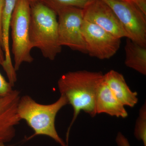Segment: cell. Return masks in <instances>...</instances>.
<instances>
[{
	"label": "cell",
	"instance_id": "cell-18",
	"mask_svg": "<svg viewBox=\"0 0 146 146\" xmlns=\"http://www.w3.org/2000/svg\"><path fill=\"white\" fill-rule=\"evenodd\" d=\"M5 0H0V43L3 49L2 29V18L3 10L4 7Z\"/></svg>",
	"mask_w": 146,
	"mask_h": 146
},
{
	"label": "cell",
	"instance_id": "cell-20",
	"mask_svg": "<svg viewBox=\"0 0 146 146\" xmlns=\"http://www.w3.org/2000/svg\"><path fill=\"white\" fill-rule=\"evenodd\" d=\"M116 1H127L130 2L131 1V0H116Z\"/></svg>",
	"mask_w": 146,
	"mask_h": 146
},
{
	"label": "cell",
	"instance_id": "cell-22",
	"mask_svg": "<svg viewBox=\"0 0 146 146\" xmlns=\"http://www.w3.org/2000/svg\"><path fill=\"white\" fill-rule=\"evenodd\" d=\"M0 146H6L5 145V143H0Z\"/></svg>",
	"mask_w": 146,
	"mask_h": 146
},
{
	"label": "cell",
	"instance_id": "cell-10",
	"mask_svg": "<svg viewBox=\"0 0 146 146\" xmlns=\"http://www.w3.org/2000/svg\"><path fill=\"white\" fill-rule=\"evenodd\" d=\"M95 108L96 114L105 113L117 118L128 116L125 106L115 98L104 78L97 90Z\"/></svg>",
	"mask_w": 146,
	"mask_h": 146
},
{
	"label": "cell",
	"instance_id": "cell-15",
	"mask_svg": "<svg viewBox=\"0 0 146 146\" xmlns=\"http://www.w3.org/2000/svg\"><path fill=\"white\" fill-rule=\"evenodd\" d=\"M134 135L138 141H142L146 146V104L143 105L139 110V115L136 120Z\"/></svg>",
	"mask_w": 146,
	"mask_h": 146
},
{
	"label": "cell",
	"instance_id": "cell-19",
	"mask_svg": "<svg viewBox=\"0 0 146 146\" xmlns=\"http://www.w3.org/2000/svg\"><path fill=\"white\" fill-rule=\"evenodd\" d=\"M5 61V54L2 47L0 43V65L2 66Z\"/></svg>",
	"mask_w": 146,
	"mask_h": 146
},
{
	"label": "cell",
	"instance_id": "cell-12",
	"mask_svg": "<svg viewBox=\"0 0 146 146\" xmlns=\"http://www.w3.org/2000/svg\"><path fill=\"white\" fill-rule=\"evenodd\" d=\"M125 50L126 66L146 75V46H141L127 38Z\"/></svg>",
	"mask_w": 146,
	"mask_h": 146
},
{
	"label": "cell",
	"instance_id": "cell-7",
	"mask_svg": "<svg viewBox=\"0 0 146 146\" xmlns=\"http://www.w3.org/2000/svg\"><path fill=\"white\" fill-rule=\"evenodd\" d=\"M82 34L86 53L98 59H109L119 49L121 39L100 27L84 20Z\"/></svg>",
	"mask_w": 146,
	"mask_h": 146
},
{
	"label": "cell",
	"instance_id": "cell-8",
	"mask_svg": "<svg viewBox=\"0 0 146 146\" xmlns=\"http://www.w3.org/2000/svg\"><path fill=\"white\" fill-rule=\"evenodd\" d=\"M84 20L121 39L127 35L112 9L102 0H94L83 9Z\"/></svg>",
	"mask_w": 146,
	"mask_h": 146
},
{
	"label": "cell",
	"instance_id": "cell-4",
	"mask_svg": "<svg viewBox=\"0 0 146 146\" xmlns=\"http://www.w3.org/2000/svg\"><path fill=\"white\" fill-rule=\"evenodd\" d=\"M30 4L29 0H18L13 10L10 23L12 38V52L15 71L23 63H31L32 48L29 40Z\"/></svg>",
	"mask_w": 146,
	"mask_h": 146
},
{
	"label": "cell",
	"instance_id": "cell-16",
	"mask_svg": "<svg viewBox=\"0 0 146 146\" xmlns=\"http://www.w3.org/2000/svg\"><path fill=\"white\" fill-rule=\"evenodd\" d=\"M13 87L0 73V98L6 96L10 94L13 90Z\"/></svg>",
	"mask_w": 146,
	"mask_h": 146
},
{
	"label": "cell",
	"instance_id": "cell-1",
	"mask_svg": "<svg viewBox=\"0 0 146 146\" xmlns=\"http://www.w3.org/2000/svg\"><path fill=\"white\" fill-rule=\"evenodd\" d=\"M104 78L102 72L86 70L69 72L63 75L58 81L60 95L66 98L72 106L74 115L67 132V138L73 124L82 111L92 117L96 115L95 108L96 95Z\"/></svg>",
	"mask_w": 146,
	"mask_h": 146
},
{
	"label": "cell",
	"instance_id": "cell-17",
	"mask_svg": "<svg viewBox=\"0 0 146 146\" xmlns=\"http://www.w3.org/2000/svg\"><path fill=\"white\" fill-rule=\"evenodd\" d=\"M115 141L118 146H131L127 138L121 132L117 133Z\"/></svg>",
	"mask_w": 146,
	"mask_h": 146
},
{
	"label": "cell",
	"instance_id": "cell-14",
	"mask_svg": "<svg viewBox=\"0 0 146 146\" xmlns=\"http://www.w3.org/2000/svg\"><path fill=\"white\" fill-rule=\"evenodd\" d=\"M94 0H40L57 14L61 9L68 7H74L84 9Z\"/></svg>",
	"mask_w": 146,
	"mask_h": 146
},
{
	"label": "cell",
	"instance_id": "cell-11",
	"mask_svg": "<svg viewBox=\"0 0 146 146\" xmlns=\"http://www.w3.org/2000/svg\"><path fill=\"white\" fill-rule=\"evenodd\" d=\"M104 80L112 94L123 105L133 108L137 104L138 94L131 90L122 74L111 70L104 74Z\"/></svg>",
	"mask_w": 146,
	"mask_h": 146
},
{
	"label": "cell",
	"instance_id": "cell-9",
	"mask_svg": "<svg viewBox=\"0 0 146 146\" xmlns=\"http://www.w3.org/2000/svg\"><path fill=\"white\" fill-rule=\"evenodd\" d=\"M21 92L13 90L6 96L0 98V143H8L16 135V127L21 121L17 112Z\"/></svg>",
	"mask_w": 146,
	"mask_h": 146
},
{
	"label": "cell",
	"instance_id": "cell-21",
	"mask_svg": "<svg viewBox=\"0 0 146 146\" xmlns=\"http://www.w3.org/2000/svg\"><path fill=\"white\" fill-rule=\"evenodd\" d=\"M30 3L33 2L37 1H40V0H29Z\"/></svg>",
	"mask_w": 146,
	"mask_h": 146
},
{
	"label": "cell",
	"instance_id": "cell-5",
	"mask_svg": "<svg viewBox=\"0 0 146 146\" xmlns=\"http://www.w3.org/2000/svg\"><path fill=\"white\" fill-rule=\"evenodd\" d=\"M57 15L58 16V35L60 45L86 53L82 34L83 9L68 7L58 11Z\"/></svg>",
	"mask_w": 146,
	"mask_h": 146
},
{
	"label": "cell",
	"instance_id": "cell-13",
	"mask_svg": "<svg viewBox=\"0 0 146 146\" xmlns=\"http://www.w3.org/2000/svg\"><path fill=\"white\" fill-rule=\"evenodd\" d=\"M18 0H5L2 18L3 50L5 62L7 64L12 63L11 57L9 39L11 16Z\"/></svg>",
	"mask_w": 146,
	"mask_h": 146
},
{
	"label": "cell",
	"instance_id": "cell-6",
	"mask_svg": "<svg viewBox=\"0 0 146 146\" xmlns=\"http://www.w3.org/2000/svg\"><path fill=\"white\" fill-rule=\"evenodd\" d=\"M109 6L124 29L127 38L146 46V16L132 3L116 0H102Z\"/></svg>",
	"mask_w": 146,
	"mask_h": 146
},
{
	"label": "cell",
	"instance_id": "cell-2",
	"mask_svg": "<svg viewBox=\"0 0 146 146\" xmlns=\"http://www.w3.org/2000/svg\"><path fill=\"white\" fill-rule=\"evenodd\" d=\"M29 40L31 48L54 60L62 49L58 39L57 14L41 1L30 3Z\"/></svg>",
	"mask_w": 146,
	"mask_h": 146
},
{
	"label": "cell",
	"instance_id": "cell-3",
	"mask_svg": "<svg viewBox=\"0 0 146 146\" xmlns=\"http://www.w3.org/2000/svg\"><path fill=\"white\" fill-rule=\"evenodd\" d=\"M68 104L66 98L61 95L57 100L49 104L39 103L28 95L21 97L17 106L18 116L34 131L26 141L36 136L44 135L52 138L61 146H67L58 133L55 121L58 113Z\"/></svg>",
	"mask_w": 146,
	"mask_h": 146
}]
</instances>
